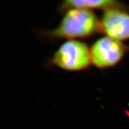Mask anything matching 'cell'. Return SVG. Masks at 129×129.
<instances>
[{
    "mask_svg": "<svg viewBox=\"0 0 129 129\" xmlns=\"http://www.w3.org/2000/svg\"><path fill=\"white\" fill-rule=\"evenodd\" d=\"M101 33L119 41L129 40V10L115 8L104 11Z\"/></svg>",
    "mask_w": 129,
    "mask_h": 129,
    "instance_id": "4",
    "label": "cell"
},
{
    "mask_svg": "<svg viewBox=\"0 0 129 129\" xmlns=\"http://www.w3.org/2000/svg\"><path fill=\"white\" fill-rule=\"evenodd\" d=\"M119 8L128 9V5L119 0H62L59 5L58 11L63 13L69 9H103Z\"/></svg>",
    "mask_w": 129,
    "mask_h": 129,
    "instance_id": "5",
    "label": "cell"
},
{
    "mask_svg": "<svg viewBox=\"0 0 129 129\" xmlns=\"http://www.w3.org/2000/svg\"><path fill=\"white\" fill-rule=\"evenodd\" d=\"M92 64L90 48L81 40H68L61 45L49 60V65L63 70H87Z\"/></svg>",
    "mask_w": 129,
    "mask_h": 129,
    "instance_id": "2",
    "label": "cell"
},
{
    "mask_svg": "<svg viewBox=\"0 0 129 129\" xmlns=\"http://www.w3.org/2000/svg\"><path fill=\"white\" fill-rule=\"evenodd\" d=\"M92 64L100 70L116 66L129 52V47L107 36L94 41L90 47Z\"/></svg>",
    "mask_w": 129,
    "mask_h": 129,
    "instance_id": "3",
    "label": "cell"
},
{
    "mask_svg": "<svg viewBox=\"0 0 129 129\" xmlns=\"http://www.w3.org/2000/svg\"><path fill=\"white\" fill-rule=\"evenodd\" d=\"M101 33L100 20L91 11L72 9L63 13L56 28L38 31L42 39L49 41L88 39Z\"/></svg>",
    "mask_w": 129,
    "mask_h": 129,
    "instance_id": "1",
    "label": "cell"
}]
</instances>
